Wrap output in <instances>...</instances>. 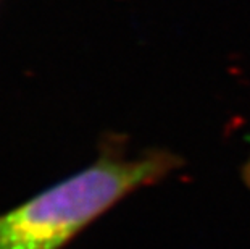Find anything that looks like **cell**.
I'll list each match as a JSON object with an SVG mask.
<instances>
[{"label": "cell", "mask_w": 250, "mask_h": 249, "mask_svg": "<svg viewBox=\"0 0 250 249\" xmlns=\"http://www.w3.org/2000/svg\"><path fill=\"white\" fill-rule=\"evenodd\" d=\"M179 165L167 151L139 157L104 152L70 177L0 214V249H63L127 194L160 181Z\"/></svg>", "instance_id": "6da1fadb"}, {"label": "cell", "mask_w": 250, "mask_h": 249, "mask_svg": "<svg viewBox=\"0 0 250 249\" xmlns=\"http://www.w3.org/2000/svg\"><path fill=\"white\" fill-rule=\"evenodd\" d=\"M242 175H244V180H246V183L250 186V158L246 162V165H244Z\"/></svg>", "instance_id": "7a4b0ae2"}]
</instances>
